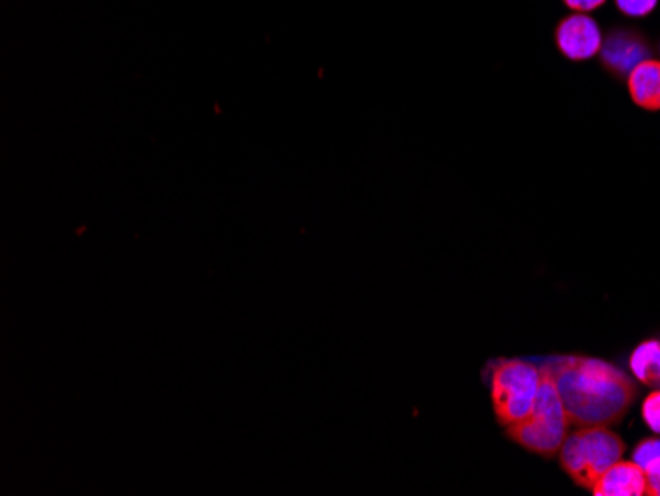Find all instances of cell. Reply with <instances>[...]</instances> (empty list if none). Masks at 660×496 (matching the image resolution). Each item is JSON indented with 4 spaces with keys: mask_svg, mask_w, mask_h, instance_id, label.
<instances>
[{
    "mask_svg": "<svg viewBox=\"0 0 660 496\" xmlns=\"http://www.w3.org/2000/svg\"><path fill=\"white\" fill-rule=\"evenodd\" d=\"M546 364L573 429L619 424L639 394L633 379L616 364L601 358L553 356Z\"/></svg>",
    "mask_w": 660,
    "mask_h": 496,
    "instance_id": "obj_1",
    "label": "cell"
},
{
    "mask_svg": "<svg viewBox=\"0 0 660 496\" xmlns=\"http://www.w3.org/2000/svg\"><path fill=\"white\" fill-rule=\"evenodd\" d=\"M542 382L534 399V406L524 419L504 427L510 442L517 443L528 453H534L542 459H553L562 449L566 437L570 434V419L563 406L562 396L556 388L552 372L548 364H540Z\"/></svg>",
    "mask_w": 660,
    "mask_h": 496,
    "instance_id": "obj_2",
    "label": "cell"
},
{
    "mask_svg": "<svg viewBox=\"0 0 660 496\" xmlns=\"http://www.w3.org/2000/svg\"><path fill=\"white\" fill-rule=\"evenodd\" d=\"M623 455V439L606 425L573 429L558 453L563 473L586 490L596 487L599 477Z\"/></svg>",
    "mask_w": 660,
    "mask_h": 496,
    "instance_id": "obj_3",
    "label": "cell"
},
{
    "mask_svg": "<svg viewBox=\"0 0 660 496\" xmlns=\"http://www.w3.org/2000/svg\"><path fill=\"white\" fill-rule=\"evenodd\" d=\"M542 382L540 364L522 358L489 362L492 409L500 427H510L527 417L534 406Z\"/></svg>",
    "mask_w": 660,
    "mask_h": 496,
    "instance_id": "obj_4",
    "label": "cell"
},
{
    "mask_svg": "<svg viewBox=\"0 0 660 496\" xmlns=\"http://www.w3.org/2000/svg\"><path fill=\"white\" fill-rule=\"evenodd\" d=\"M556 44L571 62H583L601 52L603 34L598 22L589 14L576 12L566 17L556 28Z\"/></svg>",
    "mask_w": 660,
    "mask_h": 496,
    "instance_id": "obj_5",
    "label": "cell"
},
{
    "mask_svg": "<svg viewBox=\"0 0 660 496\" xmlns=\"http://www.w3.org/2000/svg\"><path fill=\"white\" fill-rule=\"evenodd\" d=\"M599 54L609 72L629 75L633 72L634 65H639L642 60L649 58L651 50L644 42V38L639 37L637 32L616 30V32H609Z\"/></svg>",
    "mask_w": 660,
    "mask_h": 496,
    "instance_id": "obj_6",
    "label": "cell"
},
{
    "mask_svg": "<svg viewBox=\"0 0 660 496\" xmlns=\"http://www.w3.org/2000/svg\"><path fill=\"white\" fill-rule=\"evenodd\" d=\"M591 493L596 496H644L647 475L633 459L617 460L599 477Z\"/></svg>",
    "mask_w": 660,
    "mask_h": 496,
    "instance_id": "obj_7",
    "label": "cell"
},
{
    "mask_svg": "<svg viewBox=\"0 0 660 496\" xmlns=\"http://www.w3.org/2000/svg\"><path fill=\"white\" fill-rule=\"evenodd\" d=\"M627 90L634 105L644 111H660V60L647 58L627 75Z\"/></svg>",
    "mask_w": 660,
    "mask_h": 496,
    "instance_id": "obj_8",
    "label": "cell"
},
{
    "mask_svg": "<svg viewBox=\"0 0 660 496\" xmlns=\"http://www.w3.org/2000/svg\"><path fill=\"white\" fill-rule=\"evenodd\" d=\"M629 368L637 382L649 388H660V341H644L634 348Z\"/></svg>",
    "mask_w": 660,
    "mask_h": 496,
    "instance_id": "obj_9",
    "label": "cell"
},
{
    "mask_svg": "<svg viewBox=\"0 0 660 496\" xmlns=\"http://www.w3.org/2000/svg\"><path fill=\"white\" fill-rule=\"evenodd\" d=\"M633 460L651 477L660 470V437H649L637 443L633 449Z\"/></svg>",
    "mask_w": 660,
    "mask_h": 496,
    "instance_id": "obj_10",
    "label": "cell"
},
{
    "mask_svg": "<svg viewBox=\"0 0 660 496\" xmlns=\"http://www.w3.org/2000/svg\"><path fill=\"white\" fill-rule=\"evenodd\" d=\"M641 415L642 422L652 434L660 435V388L652 389L651 394L642 399Z\"/></svg>",
    "mask_w": 660,
    "mask_h": 496,
    "instance_id": "obj_11",
    "label": "cell"
},
{
    "mask_svg": "<svg viewBox=\"0 0 660 496\" xmlns=\"http://www.w3.org/2000/svg\"><path fill=\"white\" fill-rule=\"evenodd\" d=\"M616 2L617 9L621 10L624 17H631V19L649 17L659 4V0H616Z\"/></svg>",
    "mask_w": 660,
    "mask_h": 496,
    "instance_id": "obj_12",
    "label": "cell"
},
{
    "mask_svg": "<svg viewBox=\"0 0 660 496\" xmlns=\"http://www.w3.org/2000/svg\"><path fill=\"white\" fill-rule=\"evenodd\" d=\"M568 9L573 12H581V14H588L591 10H598L599 7L606 4V0H563Z\"/></svg>",
    "mask_w": 660,
    "mask_h": 496,
    "instance_id": "obj_13",
    "label": "cell"
},
{
    "mask_svg": "<svg viewBox=\"0 0 660 496\" xmlns=\"http://www.w3.org/2000/svg\"><path fill=\"white\" fill-rule=\"evenodd\" d=\"M647 496H660V470L647 477Z\"/></svg>",
    "mask_w": 660,
    "mask_h": 496,
    "instance_id": "obj_14",
    "label": "cell"
}]
</instances>
